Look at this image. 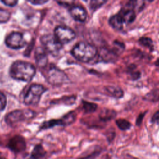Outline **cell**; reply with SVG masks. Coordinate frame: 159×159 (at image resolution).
<instances>
[{
  "label": "cell",
  "mask_w": 159,
  "mask_h": 159,
  "mask_svg": "<svg viewBox=\"0 0 159 159\" xmlns=\"http://www.w3.org/2000/svg\"><path fill=\"white\" fill-rule=\"evenodd\" d=\"M1 2L4 3L6 6L12 7V6H14L17 3V1H13V0L12 1L6 0V1H1Z\"/></svg>",
  "instance_id": "cell-30"
},
{
  "label": "cell",
  "mask_w": 159,
  "mask_h": 159,
  "mask_svg": "<svg viewBox=\"0 0 159 159\" xmlns=\"http://www.w3.org/2000/svg\"><path fill=\"white\" fill-rule=\"evenodd\" d=\"M46 153L47 152L43 147L40 144H38L34 147L30 155L34 159H40L43 158Z\"/></svg>",
  "instance_id": "cell-16"
},
{
  "label": "cell",
  "mask_w": 159,
  "mask_h": 159,
  "mask_svg": "<svg viewBox=\"0 0 159 159\" xmlns=\"http://www.w3.org/2000/svg\"><path fill=\"white\" fill-rule=\"evenodd\" d=\"M36 70L30 63L17 60L14 61L9 69L10 76L17 80L30 81L35 76Z\"/></svg>",
  "instance_id": "cell-1"
},
{
  "label": "cell",
  "mask_w": 159,
  "mask_h": 159,
  "mask_svg": "<svg viewBox=\"0 0 159 159\" xmlns=\"http://www.w3.org/2000/svg\"><path fill=\"white\" fill-rule=\"evenodd\" d=\"M97 105L94 103L84 102H83V108L86 112H93L96 111L97 108Z\"/></svg>",
  "instance_id": "cell-22"
},
{
  "label": "cell",
  "mask_w": 159,
  "mask_h": 159,
  "mask_svg": "<svg viewBox=\"0 0 159 159\" xmlns=\"http://www.w3.org/2000/svg\"><path fill=\"white\" fill-rule=\"evenodd\" d=\"M146 112H142V113H140V114H139V116H138V117H137V119H136V125L137 126L140 125V124H142L143 119Z\"/></svg>",
  "instance_id": "cell-29"
},
{
  "label": "cell",
  "mask_w": 159,
  "mask_h": 159,
  "mask_svg": "<svg viewBox=\"0 0 159 159\" xmlns=\"http://www.w3.org/2000/svg\"><path fill=\"white\" fill-rule=\"evenodd\" d=\"M55 37L62 45L72 41L76 36L75 32L71 28L66 26H58L55 28Z\"/></svg>",
  "instance_id": "cell-7"
},
{
  "label": "cell",
  "mask_w": 159,
  "mask_h": 159,
  "mask_svg": "<svg viewBox=\"0 0 159 159\" xmlns=\"http://www.w3.org/2000/svg\"><path fill=\"white\" fill-rule=\"evenodd\" d=\"M143 99L144 100L151 102H157L159 101V89H152L145 95Z\"/></svg>",
  "instance_id": "cell-18"
},
{
  "label": "cell",
  "mask_w": 159,
  "mask_h": 159,
  "mask_svg": "<svg viewBox=\"0 0 159 159\" xmlns=\"http://www.w3.org/2000/svg\"><path fill=\"white\" fill-rule=\"evenodd\" d=\"M5 43L9 48L12 49H20L26 45L23 35L18 32H13L8 35L6 38Z\"/></svg>",
  "instance_id": "cell-8"
},
{
  "label": "cell",
  "mask_w": 159,
  "mask_h": 159,
  "mask_svg": "<svg viewBox=\"0 0 159 159\" xmlns=\"http://www.w3.org/2000/svg\"><path fill=\"white\" fill-rule=\"evenodd\" d=\"M99 153L100 152L99 150H94L90 154H86L77 159H94L99 154Z\"/></svg>",
  "instance_id": "cell-25"
},
{
  "label": "cell",
  "mask_w": 159,
  "mask_h": 159,
  "mask_svg": "<svg viewBox=\"0 0 159 159\" xmlns=\"http://www.w3.org/2000/svg\"><path fill=\"white\" fill-rule=\"evenodd\" d=\"M35 60L37 65L41 68H44L47 66V57L42 48H38L35 52Z\"/></svg>",
  "instance_id": "cell-12"
},
{
  "label": "cell",
  "mask_w": 159,
  "mask_h": 159,
  "mask_svg": "<svg viewBox=\"0 0 159 159\" xmlns=\"http://www.w3.org/2000/svg\"><path fill=\"white\" fill-rule=\"evenodd\" d=\"M118 14L122 17L124 22L127 24L133 22L136 18V14L134 9L124 8L121 9Z\"/></svg>",
  "instance_id": "cell-11"
},
{
  "label": "cell",
  "mask_w": 159,
  "mask_h": 159,
  "mask_svg": "<svg viewBox=\"0 0 159 159\" xmlns=\"http://www.w3.org/2000/svg\"><path fill=\"white\" fill-rule=\"evenodd\" d=\"M151 122L153 124H159V110L153 114L151 118Z\"/></svg>",
  "instance_id": "cell-28"
},
{
  "label": "cell",
  "mask_w": 159,
  "mask_h": 159,
  "mask_svg": "<svg viewBox=\"0 0 159 159\" xmlns=\"http://www.w3.org/2000/svg\"><path fill=\"white\" fill-rule=\"evenodd\" d=\"M71 17L77 21L84 22L87 18V12L85 9L81 6H73L70 9Z\"/></svg>",
  "instance_id": "cell-10"
},
{
  "label": "cell",
  "mask_w": 159,
  "mask_h": 159,
  "mask_svg": "<svg viewBox=\"0 0 159 159\" xmlns=\"http://www.w3.org/2000/svg\"><path fill=\"white\" fill-rule=\"evenodd\" d=\"M6 103L7 100L6 96L3 93L0 92V111L4 110L6 106Z\"/></svg>",
  "instance_id": "cell-26"
},
{
  "label": "cell",
  "mask_w": 159,
  "mask_h": 159,
  "mask_svg": "<svg viewBox=\"0 0 159 159\" xmlns=\"http://www.w3.org/2000/svg\"><path fill=\"white\" fill-rule=\"evenodd\" d=\"M10 13L5 9L0 8V23L5 22L9 20Z\"/></svg>",
  "instance_id": "cell-24"
},
{
  "label": "cell",
  "mask_w": 159,
  "mask_h": 159,
  "mask_svg": "<svg viewBox=\"0 0 159 159\" xmlns=\"http://www.w3.org/2000/svg\"><path fill=\"white\" fill-rule=\"evenodd\" d=\"M35 115V113L29 109L15 110L6 116L5 120L7 124L12 125L19 122L32 119Z\"/></svg>",
  "instance_id": "cell-5"
},
{
  "label": "cell",
  "mask_w": 159,
  "mask_h": 159,
  "mask_svg": "<svg viewBox=\"0 0 159 159\" xmlns=\"http://www.w3.org/2000/svg\"><path fill=\"white\" fill-rule=\"evenodd\" d=\"M29 2L35 4V5H40V4H43L44 3H46L47 2H48V1H43V0H33V1H29Z\"/></svg>",
  "instance_id": "cell-31"
},
{
  "label": "cell",
  "mask_w": 159,
  "mask_h": 159,
  "mask_svg": "<svg viewBox=\"0 0 159 159\" xmlns=\"http://www.w3.org/2000/svg\"><path fill=\"white\" fill-rule=\"evenodd\" d=\"M0 159H6L4 157L2 156V155H0Z\"/></svg>",
  "instance_id": "cell-34"
},
{
  "label": "cell",
  "mask_w": 159,
  "mask_h": 159,
  "mask_svg": "<svg viewBox=\"0 0 159 159\" xmlns=\"http://www.w3.org/2000/svg\"><path fill=\"white\" fill-rule=\"evenodd\" d=\"M97 48L94 45L84 42L76 43L71 50L73 56L82 62H89L96 56Z\"/></svg>",
  "instance_id": "cell-2"
},
{
  "label": "cell",
  "mask_w": 159,
  "mask_h": 159,
  "mask_svg": "<svg viewBox=\"0 0 159 159\" xmlns=\"http://www.w3.org/2000/svg\"><path fill=\"white\" fill-rule=\"evenodd\" d=\"M7 147L13 152L20 153L25 149L26 142L22 136L15 135L9 140Z\"/></svg>",
  "instance_id": "cell-9"
},
{
  "label": "cell",
  "mask_w": 159,
  "mask_h": 159,
  "mask_svg": "<svg viewBox=\"0 0 159 159\" xmlns=\"http://www.w3.org/2000/svg\"><path fill=\"white\" fill-rule=\"evenodd\" d=\"M139 42L140 45L147 48H152L153 46L152 39L148 37H142L139 38Z\"/></svg>",
  "instance_id": "cell-20"
},
{
  "label": "cell",
  "mask_w": 159,
  "mask_h": 159,
  "mask_svg": "<svg viewBox=\"0 0 159 159\" xmlns=\"http://www.w3.org/2000/svg\"><path fill=\"white\" fill-rule=\"evenodd\" d=\"M46 91V88L40 84H33L30 86L24 98V102L27 106L37 105L42 95Z\"/></svg>",
  "instance_id": "cell-3"
},
{
  "label": "cell",
  "mask_w": 159,
  "mask_h": 159,
  "mask_svg": "<svg viewBox=\"0 0 159 159\" xmlns=\"http://www.w3.org/2000/svg\"><path fill=\"white\" fill-rule=\"evenodd\" d=\"M124 20L122 17L119 14H114L111 16L109 19V25L114 29L116 30H121L123 28L124 25Z\"/></svg>",
  "instance_id": "cell-13"
},
{
  "label": "cell",
  "mask_w": 159,
  "mask_h": 159,
  "mask_svg": "<svg viewBox=\"0 0 159 159\" xmlns=\"http://www.w3.org/2000/svg\"><path fill=\"white\" fill-rule=\"evenodd\" d=\"M136 66L134 64H132L129 66V70H130V78L131 79H132L133 80H137L139 78H140L141 76V73L140 71H136V70H135Z\"/></svg>",
  "instance_id": "cell-21"
},
{
  "label": "cell",
  "mask_w": 159,
  "mask_h": 159,
  "mask_svg": "<svg viewBox=\"0 0 159 159\" xmlns=\"http://www.w3.org/2000/svg\"><path fill=\"white\" fill-rule=\"evenodd\" d=\"M107 1H99V0H95V1H91L90 2V8L92 10H96L100 7H101L104 4H105Z\"/></svg>",
  "instance_id": "cell-23"
},
{
  "label": "cell",
  "mask_w": 159,
  "mask_h": 159,
  "mask_svg": "<svg viewBox=\"0 0 159 159\" xmlns=\"http://www.w3.org/2000/svg\"><path fill=\"white\" fill-rule=\"evenodd\" d=\"M116 116V112L113 109H105L101 111L99 114V118L103 121H108L114 119Z\"/></svg>",
  "instance_id": "cell-17"
},
{
  "label": "cell",
  "mask_w": 159,
  "mask_h": 159,
  "mask_svg": "<svg viewBox=\"0 0 159 159\" xmlns=\"http://www.w3.org/2000/svg\"><path fill=\"white\" fill-rule=\"evenodd\" d=\"M105 89L110 96L116 99H120L124 96L123 90L117 86H105Z\"/></svg>",
  "instance_id": "cell-14"
},
{
  "label": "cell",
  "mask_w": 159,
  "mask_h": 159,
  "mask_svg": "<svg viewBox=\"0 0 159 159\" xmlns=\"http://www.w3.org/2000/svg\"><path fill=\"white\" fill-rule=\"evenodd\" d=\"M117 55L112 50L103 49L101 51L102 59L107 62H114L117 58Z\"/></svg>",
  "instance_id": "cell-15"
},
{
  "label": "cell",
  "mask_w": 159,
  "mask_h": 159,
  "mask_svg": "<svg viewBox=\"0 0 159 159\" xmlns=\"http://www.w3.org/2000/svg\"><path fill=\"white\" fill-rule=\"evenodd\" d=\"M116 124L118 128L121 130H127L130 129L132 126L131 123L124 119H118L116 120Z\"/></svg>",
  "instance_id": "cell-19"
},
{
  "label": "cell",
  "mask_w": 159,
  "mask_h": 159,
  "mask_svg": "<svg viewBox=\"0 0 159 159\" xmlns=\"http://www.w3.org/2000/svg\"><path fill=\"white\" fill-rule=\"evenodd\" d=\"M25 159H34V158H33L32 157H30V155H29V156H28Z\"/></svg>",
  "instance_id": "cell-33"
},
{
  "label": "cell",
  "mask_w": 159,
  "mask_h": 159,
  "mask_svg": "<svg viewBox=\"0 0 159 159\" xmlns=\"http://www.w3.org/2000/svg\"><path fill=\"white\" fill-rule=\"evenodd\" d=\"M154 64H155V65L156 66L159 67V58H158V59L155 61Z\"/></svg>",
  "instance_id": "cell-32"
},
{
  "label": "cell",
  "mask_w": 159,
  "mask_h": 159,
  "mask_svg": "<svg viewBox=\"0 0 159 159\" xmlns=\"http://www.w3.org/2000/svg\"><path fill=\"white\" fill-rule=\"evenodd\" d=\"M45 76L47 80L53 85H61L68 81L66 74L53 65H50L47 68Z\"/></svg>",
  "instance_id": "cell-4"
},
{
  "label": "cell",
  "mask_w": 159,
  "mask_h": 159,
  "mask_svg": "<svg viewBox=\"0 0 159 159\" xmlns=\"http://www.w3.org/2000/svg\"><path fill=\"white\" fill-rule=\"evenodd\" d=\"M114 45L116 47V49H117L116 51H115V53L117 55L118 54V51L119 50H124V49L125 48V45L118 41V40H115L114 42Z\"/></svg>",
  "instance_id": "cell-27"
},
{
  "label": "cell",
  "mask_w": 159,
  "mask_h": 159,
  "mask_svg": "<svg viewBox=\"0 0 159 159\" xmlns=\"http://www.w3.org/2000/svg\"><path fill=\"white\" fill-rule=\"evenodd\" d=\"M40 41L45 50L53 55H57L62 48V44L58 42L55 35H43L41 37Z\"/></svg>",
  "instance_id": "cell-6"
}]
</instances>
